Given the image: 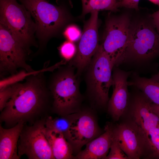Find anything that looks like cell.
Here are the masks:
<instances>
[{"mask_svg": "<svg viewBox=\"0 0 159 159\" xmlns=\"http://www.w3.org/2000/svg\"><path fill=\"white\" fill-rule=\"evenodd\" d=\"M45 119L29 126L24 124L18 143V153L20 158L25 155L29 159H55L43 131Z\"/></svg>", "mask_w": 159, "mask_h": 159, "instance_id": "30bf717a", "label": "cell"}, {"mask_svg": "<svg viewBox=\"0 0 159 159\" xmlns=\"http://www.w3.org/2000/svg\"><path fill=\"white\" fill-rule=\"evenodd\" d=\"M73 66L60 67L53 75L49 89L52 99V109L59 116L77 112L81 109L82 96Z\"/></svg>", "mask_w": 159, "mask_h": 159, "instance_id": "7a4b0ae2", "label": "cell"}, {"mask_svg": "<svg viewBox=\"0 0 159 159\" xmlns=\"http://www.w3.org/2000/svg\"><path fill=\"white\" fill-rule=\"evenodd\" d=\"M101 133L92 112L89 110H81L72 114L70 125L64 135L72 146L73 155H76L84 145Z\"/></svg>", "mask_w": 159, "mask_h": 159, "instance_id": "8fae6325", "label": "cell"}, {"mask_svg": "<svg viewBox=\"0 0 159 159\" xmlns=\"http://www.w3.org/2000/svg\"><path fill=\"white\" fill-rule=\"evenodd\" d=\"M113 69V91L107 103V109L112 118L117 121L124 115L129 106L127 79L131 72L115 67Z\"/></svg>", "mask_w": 159, "mask_h": 159, "instance_id": "4fadbf2b", "label": "cell"}, {"mask_svg": "<svg viewBox=\"0 0 159 159\" xmlns=\"http://www.w3.org/2000/svg\"><path fill=\"white\" fill-rule=\"evenodd\" d=\"M12 89L11 85L7 86L0 89V110L4 108L11 96Z\"/></svg>", "mask_w": 159, "mask_h": 159, "instance_id": "cb8c5ba5", "label": "cell"}, {"mask_svg": "<svg viewBox=\"0 0 159 159\" xmlns=\"http://www.w3.org/2000/svg\"><path fill=\"white\" fill-rule=\"evenodd\" d=\"M150 148V158L159 159V125L144 133Z\"/></svg>", "mask_w": 159, "mask_h": 159, "instance_id": "ffe728a7", "label": "cell"}, {"mask_svg": "<svg viewBox=\"0 0 159 159\" xmlns=\"http://www.w3.org/2000/svg\"><path fill=\"white\" fill-rule=\"evenodd\" d=\"M72 114L53 118L47 116L45 119V126L48 128L56 130L64 135L70 125Z\"/></svg>", "mask_w": 159, "mask_h": 159, "instance_id": "d6986e66", "label": "cell"}, {"mask_svg": "<svg viewBox=\"0 0 159 159\" xmlns=\"http://www.w3.org/2000/svg\"><path fill=\"white\" fill-rule=\"evenodd\" d=\"M90 13L89 19L85 24L76 54L69 63V65L76 68L77 76L86 69L100 45L98 11Z\"/></svg>", "mask_w": 159, "mask_h": 159, "instance_id": "7c38bea8", "label": "cell"}, {"mask_svg": "<svg viewBox=\"0 0 159 159\" xmlns=\"http://www.w3.org/2000/svg\"><path fill=\"white\" fill-rule=\"evenodd\" d=\"M128 85L136 87L152 103L159 105V80L153 76L148 78L135 74Z\"/></svg>", "mask_w": 159, "mask_h": 159, "instance_id": "e0dca14e", "label": "cell"}, {"mask_svg": "<svg viewBox=\"0 0 159 159\" xmlns=\"http://www.w3.org/2000/svg\"><path fill=\"white\" fill-rule=\"evenodd\" d=\"M114 67L109 56L100 44L86 69L88 93L99 106L104 107L107 104L109 90L113 84L112 71Z\"/></svg>", "mask_w": 159, "mask_h": 159, "instance_id": "277c9868", "label": "cell"}, {"mask_svg": "<svg viewBox=\"0 0 159 159\" xmlns=\"http://www.w3.org/2000/svg\"><path fill=\"white\" fill-rule=\"evenodd\" d=\"M155 27L143 21L131 26L129 41L120 63L146 60L159 54V34Z\"/></svg>", "mask_w": 159, "mask_h": 159, "instance_id": "8992f818", "label": "cell"}, {"mask_svg": "<svg viewBox=\"0 0 159 159\" xmlns=\"http://www.w3.org/2000/svg\"><path fill=\"white\" fill-rule=\"evenodd\" d=\"M140 0H121L117 1L118 6L123 7L130 9H133L138 10V4Z\"/></svg>", "mask_w": 159, "mask_h": 159, "instance_id": "d4e9b609", "label": "cell"}, {"mask_svg": "<svg viewBox=\"0 0 159 159\" xmlns=\"http://www.w3.org/2000/svg\"><path fill=\"white\" fill-rule=\"evenodd\" d=\"M121 0H117V1H120Z\"/></svg>", "mask_w": 159, "mask_h": 159, "instance_id": "f1b7e54d", "label": "cell"}, {"mask_svg": "<svg viewBox=\"0 0 159 159\" xmlns=\"http://www.w3.org/2000/svg\"><path fill=\"white\" fill-rule=\"evenodd\" d=\"M105 132L86 145L74 158L79 159H105L110 148L113 139L112 124H107Z\"/></svg>", "mask_w": 159, "mask_h": 159, "instance_id": "5bb4252c", "label": "cell"}, {"mask_svg": "<svg viewBox=\"0 0 159 159\" xmlns=\"http://www.w3.org/2000/svg\"><path fill=\"white\" fill-rule=\"evenodd\" d=\"M43 72L27 77L23 83L11 85V95L1 111V122L13 127L21 121L32 125L42 120L40 117H46L43 115L49 108L51 96Z\"/></svg>", "mask_w": 159, "mask_h": 159, "instance_id": "6da1fadb", "label": "cell"}, {"mask_svg": "<svg viewBox=\"0 0 159 159\" xmlns=\"http://www.w3.org/2000/svg\"><path fill=\"white\" fill-rule=\"evenodd\" d=\"M30 12L37 26L36 32L41 47L56 35L70 20L66 9L46 0H19Z\"/></svg>", "mask_w": 159, "mask_h": 159, "instance_id": "3957f363", "label": "cell"}, {"mask_svg": "<svg viewBox=\"0 0 159 159\" xmlns=\"http://www.w3.org/2000/svg\"><path fill=\"white\" fill-rule=\"evenodd\" d=\"M30 51L20 43L4 26L0 24V70L14 74L19 68L34 71L26 63Z\"/></svg>", "mask_w": 159, "mask_h": 159, "instance_id": "ba28073f", "label": "cell"}, {"mask_svg": "<svg viewBox=\"0 0 159 159\" xmlns=\"http://www.w3.org/2000/svg\"><path fill=\"white\" fill-rule=\"evenodd\" d=\"M153 76L155 78L159 80V72L157 74Z\"/></svg>", "mask_w": 159, "mask_h": 159, "instance_id": "83f0119b", "label": "cell"}, {"mask_svg": "<svg viewBox=\"0 0 159 159\" xmlns=\"http://www.w3.org/2000/svg\"><path fill=\"white\" fill-rule=\"evenodd\" d=\"M110 151L106 159H128V156L120 147L117 141L113 138Z\"/></svg>", "mask_w": 159, "mask_h": 159, "instance_id": "7402d4cb", "label": "cell"}, {"mask_svg": "<svg viewBox=\"0 0 159 159\" xmlns=\"http://www.w3.org/2000/svg\"><path fill=\"white\" fill-rule=\"evenodd\" d=\"M113 138L129 159L149 158L150 150L147 138L143 130L133 120L112 125Z\"/></svg>", "mask_w": 159, "mask_h": 159, "instance_id": "9c48e42d", "label": "cell"}, {"mask_svg": "<svg viewBox=\"0 0 159 159\" xmlns=\"http://www.w3.org/2000/svg\"><path fill=\"white\" fill-rule=\"evenodd\" d=\"M25 123L21 121L8 129L0 126V159H18V143Z\"/></svg>", "mask_w": 159, "mask_h": 159, "instance_id": "9a60e30c", "label": "cell"}, {"mask_svg": "<svg viewBox=\"0 0 159 159\" xmlns=\"http://www.w3.org/2000/svg\"><path fill=\"white\" fill-rule=\"evenodd\" d=\"M64 34L69 41L73 42L80 39L82 34L78 27L74 25H71L66 28Z\"/></svg>", "mask_w": 159, "mask_h": 159, "instance_id": "603a6c76", "label": "cell"}, {"mask_svg": "<svg viewBox=\"0 0 159 159\" xmlns=\"http://www.w3.org/2000/svg\"><path fill=\"white\" fill-rule=\"evenodd\" d=\"M153 3L158 5L159 7V0H148Z\"/></svg>", "mask_w": 159, "mask_h": 159, "instance_id": "4316f807", "label": "cell"}, {"mask_svg": "<svg viewBox=\"0 0 159 159\" xmlns=\"http://www.w3.org/2000/svg\"><path fill=\"white\" fill-rule=\"evenodd\" d=\"M30 12L16 0H0V24L6 27L22 45L30 51L35 44L37 30Z\"/></svg>", "mask_w": 159, "mask_h": 159, "instance_id": "5b68a950", "label": "cell"}, {"mask_svg": "<svg viewBox=\"0 0 159 159\" xmlns=\"http://www.w3.org/2000/svg\"><path fill=\"white\" fill-rule=\"evenodd\" d=\"M43 131L48 141L55 159L74 158L72 146L63 133L47 127L45 125Z\"/></svg>", "mask_w": 159, "mask_h": 159, "instance_id": "2e32d148", "label": "cell"}, {"mask_svg": "<svg viewBox=\"0 0 159 159\" xmlns=\"http://www.w3.org/2000/svg\"><path fill=\"white\" fill-rule=\"evenodd\" d=\"M153 23L159 34V9L151 15Z\"/></svg>", "mask_w": 159, "mask_h": 159, "instance_id": "484cf974", "label": "cell"}, {"mask_svg": "<svg viewBox=\"0 0 159 159\" xmlns=\"http://www.w3.org/2000/svg\"><path fill=\"white\" fill-rule=\"evenodd\" d=\"M82 10V18L93 11L101 10L110 11L112 12L118 11L117 0H81Z\"/></svg>", "mask_w": 159, "mask_h": 159, "instance_id": "ac0fdd59", "label": "cell"}, {"mask_svg": "<svg viewBox=\"0 0 159 159\" xmlns=\"http://www.w3.org/2000/svg\"><path fill=\"white\" fill-rule=\"evenodd\" d=\"M105 27L101 45L115 67L120 64L128 45L131 25L127 15L110 14Z\"/></svg>", "mask_w": 159, "mask_h": 159, "instance_id": "52a82bcc", "label": "cell"}, {"mask_svg": "<svg viewBox=\"0 0 159 159\" xmlns=\"http://www.w3.org/2000/svg\"><path fill=\"white\" fill-rule=\"evenodd\" d=\"M77 50L75 45L69 41L64 42L59 48L60 55L63 60L66 62L74 58L76 54Z\"/></svg>", "mask_w": 159, "mask_h": 159, "instance_id": "44dd1931", "label": "cell"}]
</instances>
